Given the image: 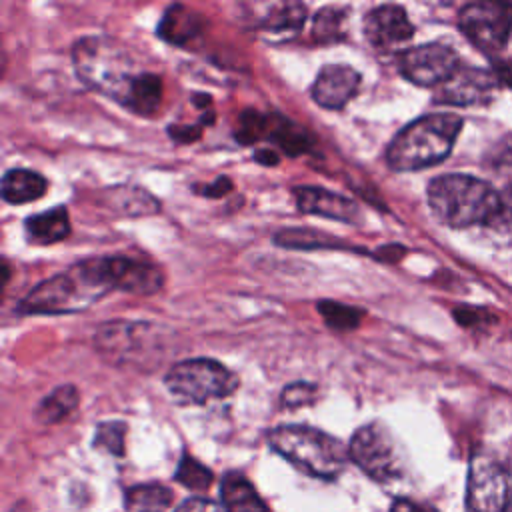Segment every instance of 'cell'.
Instances as JSON below:
<instances>
[{"mask_svg": "<svg viewBox=\"0 0 512 512\" xmlns=\"http://www.w3.org/2000/svg\"><path fill=\"white\" fill-rule=\"evenodd\" d=\"M458 54L446 44H420L404 50L398 56L400 74L416 86H442L458 70Z\"/></svg>", "mask_w": 512, "mask_h": 512, "instance_id": "30bf717a", "label": "cell"}, {"mask_svg": "<svg viewBox=\"0 0 512 512\" xmlns=\"http://www.w3.org/2000/svg\"><path fill=\"white\" fill-rule=\"evenodd\" d=\"M124 434H126L124 422H102L96 426L94 446L114 456H124Z\"/></svg>", "mask_w": 512, "mask_h": 512, "instance_id": "83f0119b", "label": "cell"}, {"mask_svg": "<svg viewBox=\"0 0 512 512\" xmlns=\"http://www.w3.org/2000/svg\"><path fill=\"white\" fill-rule=\"evenodd\" d=\"M168 134L174 142H180V144H190L194 140L200 138L202 134V128L200 126H180V124H170L168 126Z\"/></svg>", "mask_w": 512, "mask_h": 512, "instance_id": "1f68e13d", "label": "cell"}, {"mask_svg": "<svg viewBox=\"0 0 512 512\" xmlns=\"http://www.w3.org/2000/svg\"><path fill=\"white\" fill-rule=\"evenodd\" d=\"M496 72H498L500 80H502L508 88H512V62H498V64H496Z\"/></svg>", "mask_w": 512, "mask_h": 512, "instance_id": "d590c367", "label": "cell"}, {"mask_svg": "<svg viewBox=\"0 0 512 512\" xmlns=\"http://www.w3.org/2000/svg\"><path fill=\"white\" fill-rule=\"evenodd\" d=\"M276 244L280 246H286V248H336L340 246L336 240L338 238H332L328 234H322V232H314V230H302V228H296V230H282L274 236Z\"/></svg>", "mask_w": 512, "mask_h": 512, "instance_id": "484cf974", "label": "cell"}, {"mask_svg": "<svg viewBox=\"0 0 512 512\" xmlns=\"http://www.w3.org/2000/svg\"><path fill=\"white\" fill-rule=\"evenodd\" d=\"M130 256H92L40 284L20 302L18 314H72L98 302L110 290H124Z\"/></svg>", "mask_w": 512, "mask_h": 512, "instance_id": "7a4b0ae2", "label": "cell"}, {"mask_svg": "<svg viewBox=\"0 0 512 512\" xmlns=\"http://www.w3.org/2000/svg\"><path fill=\"white\" fill-rule=\"evenodd\" d=\"M294 198L304 214H314L330 220H340L346 224H358L362 220L360 208L354 200L330 192L318 186H298L294 188Z\"/></svg>", "mask_w": 512, "mask_h": 512, "instance_id": "5bb4252c", "label": "cell"}, {"mask_svg": "<svg viewBox=\"0 0 512 512\" xmlns=\"http://www.w3.org/2000/svg\"><path fill=\"white\" fill-rule=\"evenodd\" d=\"M162 328L148 322H108L98 328L94 342L102 354L114 360L136 362L142 354L156 356L162 350Z\"/></svg>", "mask_w": 512, "mask_h": 512, "instance_id": "9c48e42d", "label": "cell"}, {"mask_svg": "<svg viewBox=\"0 0 512 512\" xmlns=\"http://www.w3.org/2000/svg\"><path fill=\"white\" fill-rule=\"evenodd\" d=\"M254 26L270 42H282L300 32L306 20V6L302 2H272L254 6Z\"/></svg>", "mask_w": 512, "mask_h": 512, "instance_id": "2e32d148", "label": "cell"}, {"mask_svg": "<svg viewBox=\"0 0 512 512\" xmlns=\"http://www.w3.org/2000/svg\"><path fill=\"white\" fill-rule=\"evenodd\" d=\"M220 496L228 512H268V506L242 472H228L220 484Z\"/></svg>", "mask_w": 512, "mask_h": 512, "instance_id": "d6986e66", "label": "cell"}, {"mask_svg": "<svg viewBox=\"0 0 512 512\" xmlns=\"http://www.w3.org/2000/svg\"><path fill=\"white\" fill-rule=\"evenodd\" d=\"M438 102L452 106H472L490 100L496 78L478 68H460L448 82L438 86Z\"/></svg>", "mask_w": 512, "mask_h": 512, "instance_id": "9a60e30c", "label": "cell"}, {"mask_svg": "<svg viewBox=\"0 0 512 512\" xmlns=\"http://www.w3.org/2000/svg\"><path fill=\"white\" fill-rule=\"evenodd\" d=\"M346 36V12L336 6H326L314 14L312 38L320 44L340 42Z\"/></svg>", "mask_w": 512, "mask_h": 512, "instance_id": "cb8c5ba5", "label": "cell"}, {"mask_svg": "<svg viewBox=\"0 0 512 512\" xmlns=\"http://www.w3.org/2000/svg\"><path fill=\"white\" fill-rule=\"evenodd\" d=\"M172 498V490L164 484H136L124 492V506L126 512H166Z\"/></svg>", "mask_w": 512, "mask_h": 512, "instance_id": "44dd1931", "label": "cell"}, {"mask_svg": "<svg viewBox=\"0 0 512 512\" xmlns=\"http://www.w3.org/2000/svg\"><path fill=\"white\" fill-rule=\"evenodd\" d=\"M26 238L34 244H56L70 236V216L66 206L28 216L24 220Z\"/></svg>", "mask_w": 512, "mask_h": 512, "instance_id": "ac0fdd59", "label": "cell"}, {"mask_svg": "<svg viewBox=\"0 0 512 512\" xmlns=\"http://www.w3.org/2000/svg\"><path fill=\"white\" fill-rule=\"evenodd\" d=\"M164 384L180 402L204 404L230 396L238 388V378L218 360L186 358L166 372Z\"/></svg>", "mask_w": 512, "mask_h": 512, "instance_id": "8992f818", "label": "cell"}, {"mask_svg": "<svg viewBox=\"0 0 512 512\" xmlns=\"http://www.w3.org/2000/svg\"><path fill=\"white\" fill-rule=\"evenodd\" d=\"M266 136L272 138L274 144L280 146L288 156H300L312 146L308 132L282 116H268Z\"/></svg>", "mask_w": 512, "mask_h": 512, "instance_id": "7402d4cb", "label": "cell"}, {"mask_svg": "<svg viewBox=\"0 0 512 512\" xmlns=\"http://www.w3.org/2000/svg\"><path fill=\"white\" fill-rule=\"evenodd\" d=\"M318 312L324 316V322L338 332L352 330L362 320L360 308H354V306H348L342 302H332V300L318 302Z\"/></svg>", "mask_w": 512, "mask_h": 512, "instance_id": "d4e9b609", "label": "cell"}, {"mask_svg": "<svg viewBox=\"0 0 512 512\" xmlns=\"http://www.w3.org/2000/svg\"><path fill=\"white\" fill-rule=\"evenodd\" d=\"M426 196L434 218L452 228L488 224L504 214L498 192L488 182L468 174L434 178Z\"/></svg>", "mask_w": 512, "mask_h": 512, "instance_id": "3957f363", "label": "cell"}, {"mask_svg": "<svg viewBox=\"0 0 512 512\" xmlns=\"http://www.w3.org/2000/svg\"><path fill=\"white\" fill-rule=\"evenodd\" d=\"M502 208H504V212H508L512 216V186L506 190V194L502 198Z\"/></svg>", "mask_w": 512, "mask_h": 512, "instance_id": "8d00e7d4", "label": "cell"}, {"mask_svg": "<svg viewBox=\"0 0 512 512\" xmlns=\"http://www.w3.org/2000/svg\"><path fill=\"white\" fill-rule=\"evenodd\" d=\"M318 396V388L310 382H294L288 384L282 392V406L284 408H298L304 404H312Z\"/></svg>", "mask_w": 512, "mask_h": 512, "instance_id": "f1b7e54d", "label": "cell"}, {"mask_svg": "<svg viewBox=\"0 0 512 512\" xmlns=\"http://www.w3.org/2000/svg\"><path fill=\"white\" fill-rule=\"evenodd\" d=\"M462 34L482 52L496 54L512 30V6L506 2H470L458 14Z\"/></svg>", "mask_w": 512, "mask_h": 512, "instance_id": "ba28073f", "label": "cell"}, {"mask_svg": "<svg viewBox=\"0 0 512 512\" xmlns=\"http://www.w3.org/2000/svg\"><path fill=\"white\" fill-rule=\"evenodd\" d=\"M192 102H194L196 106H206V104H210V96H206V94H194V96H192Z\"/></svg>", "mask_w": 512, "mask_h": 512, "instance_id": "74e56055", "label": "cell"}, {"mask_svg": "<svg viewBox=\"0 0 512 512\" xmlns=\"http://www.w3.org/2000/svg\"><path fill=\"white\" fill-rule=\"evenodd\" d=\"M174 512H228V510L208 498H188Z\"/></svg>", "mask_w": 512, "mask_h": 512, "instance_id": "4dcf8cb0", "label": "cell"}, {"mask_svg": "<svg viewBox=\"0 0 512 512\" xmlns=\"http://www.w3.org/2000/svg\"><path fill=\"white\" fill-rule=\"evenodd\" d=\"M254 160L260 162V164H264V166H276L280 158H278V154H276L272 148H258V150L254 152Z\"/></svg>", "mask_w": 512, "mask_h": 512, "instance_id": "e575fe53", "label": "cell"}, {"mask_svg": "<svg viewBox=\"0 0 512 512\" xmlns=\"http://www.w3.org/2000/svg\"><path fill=\"white\" fill-rule=\"evenodd\" d=\"M348 454L364 474L378 482H388L402 474L400 448L380 422L360 426L350 440Z\"/></svg>", "mask_w": 512, "mask_h": 512, "instance_id": "52a82bcc", "label": "cell"}, {"mask_svg": "<svg viewBox=\"0 0 512 512\" xmlns=\"http://www.w3.org/2000/svg\"><path fill=\"white\" fill-rule=\"evenodd\" d=\"M414 26L406 10L398 4H382L370 10L364 18V36L378 50H392L408 42Z\"/></svg>", "mask_w": 512, "mask_h": 512, "instance_id": "7c38bea8", "label": "cell"}, {"mask_svg": "<svg viewBox=\"0 0 512 512\" xmlns=\"http://www.w3.org/2000/svg\"><path fill=\"white\" fill-rule=\"evenodd\" d=\"M390 512H436V510L430 508V506H424V504H416V502H412L408 498H398L392 504Z\"/></svg>", "mask_w": 512, "mask_h": 512, "instance_id": "836d02e7", "label": "cell"}, {"mask_svg": "<svg viewBox=\"0 0 512 512\" xmlns=\"http://www.w3.org/2000/svg\"><path fill=\"white\" fill-rule=\"evenodd\" d=\"M490 166L500 172H512V134L500 138L488 154Z\"/></svg>", "mask_w": 512, "mask_h": 512, "instance_id": "f546056e", "label": "cell"}, {"mask_svg": "<svg viewBox=\"0 0 512 512\" xmlns=\"http://www.w3.org/2000/svg\"><path fill=\"white\" fill-rule=\"evenodd\" d=\"M78 78L94 92L140 116H152L162 102V78L136 64L120 42L108 36H84L72 46Z\"/></svg>", "mask_w": 512, "mask_h": 512, "instance_id": "6da1fadb", "label": "cell"}, {"mask_svg": "<svg viewBox=\"0 0 512 512\" xmlns=\"http://www.w3.org/2000/svg\"><path fill=\"white\" fill-rule=\"evenodd\" d=\"M196 190H198V194H204V196H210V198H220V196H224L226 192L232 190V182L226 176H218L212 184L198 186Z\"/></svg>", "mask_w": 512, "mask_h": 512, "instance_id": "d6a6232c", "label": "cell"}, {"mask_svg": "<svg viewBox=\"0 0 512 512\" xmlns=\"http://www.w3.org/2000/svg\"><path fill=\"white\" fill-rule=\"evenodd\" d=\"M508 498L510 484L504 468L490 456H472L466 484V504L470 512H506Z\"/></svg>", "mask_w": 512, "mask_h": 512, "instance_id": "8fae6325", "label": "cell"}, {"mask_svg": "<svg viewBox=\"0 0 512 512\" xmlns=\"http://www.w3.org/2000/svg\"><path fill=\"white\" fill-rule=\"evenodd\" d=\"M510 512H512V510H510Z\"/></svg>", "mask_w": 512, "mask_h": 512, "instance_id": "f35d334b", "label": "cell"}, {"mask_svg": "<svg viewBox=\"0 0 512 512\" xmlns=\"http://www.w3.org/2000/svg\"><path fill=\"white\" fill-rule=\"evenodd\" d=\"M174 478L190 490H206L212 484V470L190 454H184L178 462Z\"/></svg>", "mask_w": 512, "mask_h": 512, "instance_id": "4316f807", "label": "cell"}, {"mask_svg": "<svg viewBox=\"0 0 512 512\" xmlns=\"http://www.w3.org/2000/svg\"><path fill=\"white\" fill-rule=\"evenodd\" d=\"M462 118L450 112L420 116L404 126L386 148V164L396 172L424 170L442 162L460 134Z\"/></svg>", "mask_w": 512, "mask_h": 512, "instance_id": "277c9868", "label": "cell"}, {"mask_svg": "<svg viewBox=\"0 0 512 512\" xmlns=\"http://www.w3.org/2000/svg\"><path fill=\"white\" fill-rule=\"evenodd\" d=\"M78 406V390L72 384H62L44 396L36 408V420L42 424L62 422Z\"/></svg>", "mask_w": 512, "mask_h": 512, "instance_id": "603a6c76", "label": "cell"}, {"mask_svg": "<svg viewBox=\"0 0 512 512\" xmlns=\"http://www.w3.org/2000/svg\"><path fill=\"white\" fill-rule=\"evenodd\" d=\"M268 444L296 468L322 480H334L350 458L338 438L302 424H284L270 430Z\"/></svg>", "mask_w": 512, "mask_h": 512, "instance_id": "5b68a950", "label": "cell"}, {"mask_svg": "<svg viewBox=\"0 0 512 512\" xmlns=\"http://www.w3.org/2000/svg\"><path fill=\"white\" fill-rule=\"evenodd\" d=\"M204 20L202 16L184 6V4H172L158 24V36L174 46H188L202 30Z\"/></svg>", "mask_w": 512, "mask_h": 512, "instance_id": "e0dca14e", "label": "cell"}, {"mask_svg": "<svg viewBox=\"0 0 512 512\" xmlns=\"http://www.w3.org/2000/svg\"><path fill=\"white\" fill-rule=\"evenodd\" d=\"M48 180L28 168H12L2 176V198L8 204H26L44 196Z\"/></svg>", "mask_w": 512, "mask_h": 512, "instance_id": "ffe728a7", "label": "cell"}, {"mask_svg": "<svg viewBox=\"0 0 512 512\" xmlns=\"http://www.w3.org/2000/svg\"><path fill=\"white\" fill-rule=\"evenodd\" d=\"M360 74L346 64H326L312 82V100L326 110H342L358 92Z\"/></svg>", "mask_w": 512, "mask_h": 512, "instance_id": "4fadbf2b", "label": "cell"}]
</instances>
